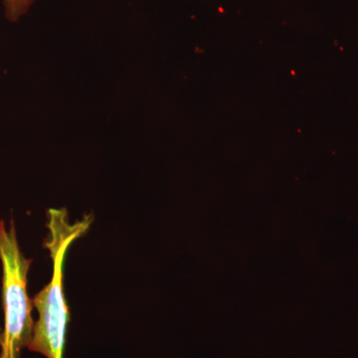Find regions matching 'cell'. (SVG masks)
<instances>
[{
    "instance_id": "6da1fadb",
    "label": "cell",
    "mask_w": 358,
    "mask_h": 358,
    "mask_svg": "<svg viewBox=\"0 0 358 358\" xmlns=\"http://www.w3.org/2000/svg\"><path fill=\"white\" fill-rule=\"evenodd\" d=\"M93 216L71 222L65 208H51L47 214L48 236L44 247L52 259L50 282L33 299L38 320L34 324L28 350L46 358H64L66 331L70 320L69 308L64 293V263L71 245L83 236L91 227Z\"/></svg>"
},
{
    "instance_id": "7a4b0ae2",
    "label": "cell",
    "mask_w": 358,
    "mask_h": 358,
    "mask_svg": "<svg viewBox=\"0 0 358 358\" xmlns=\"http://www.w3.org/2000/svg\"><path fill=\"white\" fill-rule=\"evenodd\" d=\"M0 261L4 310L0 358H20L21 350L31 341L34 329L33 303L27 294V275L32 260L21 252L13 220L8 229L0 221Z\"/></svg>"
},
{
    "instance_id": "3957f363",
    "label": "cell",
    "mask_w": 358,
    "mask_h": 358,
    "mask_svg": "<svg viewBox=\"0 0 358 358\" xmlns=\"http://www.w3.org/2000/svg\"><path fill=\"white\" fill-rule=\"evenodd\" d=\"M35 0H3L6 17L11 22H16L29 10Z\"/></svg>"
},
{
    "instance_id": "277c9868",
    "label": "cell",
    "mask_w": 358,
    "mask_h": 358,
    "mask_svg": "<svg viewBox=\"0 0 358 358\" xmlns=\"http://www.w3.org/2000/svg\"><path fill=\"white\" fill-rule=\"evenodd\" d=\"M2 331L1 329H0V341H1Z\"/></svg>"
}]
</instances>
